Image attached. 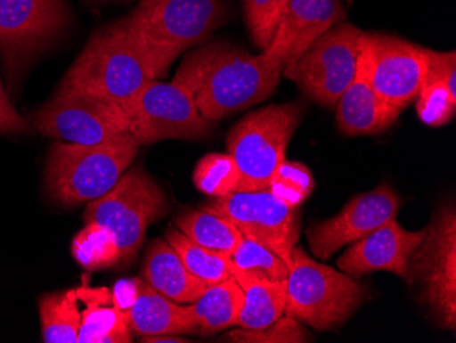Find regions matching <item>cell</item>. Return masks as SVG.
I'll return each instance as SVG.
<instances>
[{"instance_id":"1","label":"cell","mask_w":456,"mask_h":343,"mask_svg":"<svg viewBox=\"0 0 456 343\" xmlns=\"http://www.w3.org/2000/svg\"><path fill=\"white\" fill-rule=\"evenodd\" d=\"M281 71L263 53L220 42L184 56L174 83L188 89L205 119L217 122L273 96Z\"/></svg>"},{"instance_id":"2","label":"cell","mask_w":456,"mask_h":343,"mask_svg":"<svg viewBox=\"0 0 456 343\" xmlns=\"http://www.w3.org/2000/svg\"><path fill=\"white\" fill-rule=\"evenodd\" d=\"M153 79L158 76L147 51L117 22L92 36L58 92L88 94L126 110Z\"/></svg>"},{"instance_id":"3","label":"cell","mask_w":456,"mask_h":343,"mask_svg":"<svg viewBox=\"0 0 456 343\" xmlns=\"http://www.w3.org/2000/svg\"><path fill=\"white\" fill-rule=\"evenodd\" d=\"M225 15L223 0H142L119 22L147 51L161 78L183 51L204 43Z\"/></svg>"},{"instance_id":"4","label":"cell","mask_w":456,"mask_h":343,"mask_svg":"<svg viewBox=\"0 0 456 343\" xmlns=\"http://www.w3.org/2000/svg\"><path fill=\"white\" fill-rule=\"evenodd\" d=\"M137 140L125 132L99 144L55 143L45 167V186L63 206L94 201L106 194L137 155Z\"/></svg>"},{"instance_id":"5","label":"cell","mask_w":456,"mask_h":343,"mask_svg":"<svg viewBox=\"0 0 456 343\" xmlns=\"http://www.w3.org/2000/svg\"><path fill=\"white\" fill-rule=\"evenodd\" d=\"M365 298L366 289L353 276L319 263L302 248H294L284 314L325 331L342 326Z\"/></svg>"},{"instance_id":"6","label":"cell","mask_w":456,"mask_h":343,"mask_svg":"<svg viewBox=\"0 0 456 343\" xmlns=\"http://www.w3.org/2000/svg\"><path fill=\"white\" fill-rule=\"evenodd\" d=\"M302 115L301 104H271L246 115L230 130L227 150L240 171L238 192L268 191Z\"/></svg>"},{"instance_id":"7","label":"cell","mask_w":456,"mask_h":343,"mask_svg":"<svg viewBox=\"0 0 456 343\" xmlns=\"http://www.w3.org/2000/svg\"><path fill=\"white\" fill-rule=\"evenodd\" d=\"M167 212L163 189L141 167L133 168L99 199L86 207V224L102 225L117 237L120 263L134 260L148 227Z\"/></svg>"},{"instance_id":"8","label":"cell","mask_w":456,"mask_h":343,"mask_svg":"<svg viewBox=\"0 0 456 343\" xmlns=\"http://www.w3.org/2000/svg\"><path fill=\"white\" fill-rule=\"evenodd\" d=\"M421 286L419 301L443 329L456 330V211L440 207L409 265V283Z\"/></svg>"},{"instance_id":"9","label":"cell","mask_w":456,"mask_h":343,"mask_svg":"<svg viewBox=\"0 0 456 343\" xmlns=\"http://www.w3.org/2000/svg\"><path fill=\"white\" fill-rule=\"evenodd\" d=\"M361 33L354 25L339 22L289 63L281 76L320 106L337 107L357 71Z\"/></svg>"},{"instance_id":"10","label":"cell","mask_w":456,"mask_h":343,"mask_svg":"<svg viewBox=\"0 0 456 343\" xmlns=\"http://www.w3.org/2000/svg\"><path fill=\"white\" fill-rule=\"evenodd\" d=\"M129 133L140 145L159 141L202 140L216 129V122L205 119L188 89L176 83L153 79L127 107Z\"/></svg>"},{"instance_id":"11","label":"cell","mask_w":456,"mask_h":343,"mask_svg":"<svg viewBox=\"0 0 456 343\" xmlns=\"http://www.w3.org/2000/svg\"><path fill=\"white\" fill-rule=\"evenodd\" d=\"M204 211L230 220L243 237L256 241L281 256L291 267L298 241L297 208H291L269 191L235 192L212 197L201 207Z\"/></svg>"},{"instance_id":"12","label":"cell","mask_w":456,"mask_h":343,"mask_svg":"<svg viewBox=\"0 0 456 343\" xmlns=\"http://www.w3.org/2000/svg\"><path fill=\"white\" fill-rule=\"evenodd\" d=\"M43 135L71 144H99L129 132V117L118 104L81 94H59L33 114Z\"/></svg>"},{"instance_id":"13","label":"cell","mask_w":456,"mask_h":343,"mask_svg":"<svg viewBox=\"0 0 456 343\" xmlns=\"http://www.w3.org/2000/svg\"><path fill=\"white\" fill-rule=\"evenodd\" d=\"M370 86L379 96L403 111L416 99L427 74V48L379 33H361Z\"/></svg>"},{"instance_id":"14","label":"cell","mask_w":456,"mask_h":343,"mask_svg":"<svg viewBox=\"0 0 456 343\" xmlns=\"http://www.w3.org/2000/svg\"><path fill=\"white\" fill-rule=\"evenodd\" d=\"M401 206V197L388 184L353 197L335 216L307 230L312 253L327 260L345 245L353 244L388 220L395 219Z\"/></svg>"},{"instance_id":"15","label":"cell","mask_w":456,"mask_h":343,"mask_svg":"<svg viewBox=\"0 0 456 343\" xmlns=\"http://www.w3.org/2000/svg\"><path fill=\"white\" fill-rule=\"evenodd\" d=\"M427 229L410 232L395 219L353 242L340 256L338 267L353 278L375 271H388L409 283V265L412 253L421 244Z\"/></svg>"},{"instance_id":"16","label":"cell","mask_w":456,"mask_h":343,"mask_svg":"<svg viewBox=\"0 0 456 343\" xmlns=\"http://www.w3.org/2000/svg\"><path fill=\"white\" fill-rule=\"evenodd\" d=\"M61 24L59 0H0V50L9 66L47 45Z\"/></svg>"},{"instance_id":"17","label":"cell","mask_w":456,"mask_h":343,"mask_svg":"<svg viewBox=\"0 0 456 343\" xmlns=\"http://www.w3.org/2000/svg\"><path fill=\"white\" fill-rule=\"evenodd\" d=\"M345 17L342 0H289L263 53L284 69Z\"/></svg>"},{"instance_id":"18","label":"cell","mask_w":456,"mask_h":343,"mask_svg":"<svg viewBox=\"0 0 456 343\" xmlns=\"http://www.w3.org/2000/svg\"><path fill=\"white\" fill-rule=\"evenodd\" d=\"M402 110L379 96L369 83L366 58L360 45L354 79L337 104L338 127L346 135H373L395 124Z\"/></svg>"},{"instance_id":"19","label":"cell","mask_w":456,"mask_h":343,"mask_svg":"<svg viewBox=\"0 0 456 343\" xmlns=\"http://www.w3.org/2000/svg\"><path fill=\"white\" fill-rule=\"evenodd\" d=\"M125 314L130 334L135 337L199 334L191 306H178L143 279H138L137 297Z\"/></svg>"},{"instance_id":"20","label":"cell","mask_w":456,"mask_h":343,"mask_svg":"<svg viewBox=\"0 0 456 343\" xmlns=\"http://www.w3.org/2000/svg\"><path fill=\"white\" fill-rule=\"evenodd\" d=\"M143 281L155 290L179 304H193L211 283L188 270L167 240L153 241L145 253Z\"/></svg>"},{"instance_id":"21","label":"cell","mask_w":456,"mask_h":343,"mask_svg":"<svg viewBox=\"0 0 456 343\" xmlns=\"http://www.w3.org/2000/svg\"><path fill=\"white\" fill-rule=\"evenodd\" d=\"M232 275L237 279L245 294V302L237 326L242 329H261L283 316L286 309L287 279L278 281L269 278L258 271L243 270L235 263Z\"/></svg>"},{"instance_id":"22","label":"cell","mask_w":456,"mask_h":343,"mask_svg":"<svg viewBox=\"0 0 456 343\" xmlns=\"http://www.w3.org/2000/svg\"><path fill=\"white\" fill-rule=\"evenodd\" d=\"M78 297L86 309L78 343H127L132 340L126 314L115 302L109 289L78 288Z\"/></svg>"},{"instance_id":"23","label":"cell","mask_w":456,"mask_h":343,"mask_svg":"<svg viewBox=\"0 0 456 343\" xmlns=\"http://www.w3.org/2000/svg\"><path fill=\"white\" fill-rule=\"evenodd\" d=\"M245 294L234 276L209 286L191 306L199 334L212 335L237 326Z\"/></svg>"},{"instance_id":"24","label":"cell","mask_w":456,"mask_h":343,"mask_svg":"<svg viewBox=\"0 0 456 343\" xmlns=\"http://www.w3.org/2000/svg\"><path fill=\"white\" fill-rule=\"evenodd\" d=\"M38 311L45 343H78L82 316L77 289L47 294L40 299Z\"/></svg>"},{"instance_id":"25","label":"cell","mask_w":456,"mask_h":343,"mask_svg":"<svg viewBox=\"0 0 456 343\" xmlns=\"http://www.w3.org/2000/svg\"><path fill=\"white\" fill-rule=\"evenodd\" d=\"M179 232L208 249L232 256L240 241L242 233L224 217L204 209L184 211L176 217Z\"/></svg>"},{"instance_id":"26","label":"cell","mask_w":456,"mask_h":343,"mask_svg":"<svg viewBox=\"0 0 456 343\" xmlns=\"http://www.w3.org/2000/svg\"><path fill=\"white\" fill-rule=\"evenodd\" d=\"M166 240L178 253L188 270L211 285L232 276L234 265L232 256L201 247L178 229H168Z\"/></svg>"},{"instance_id":"27","label":"cell","mask_w":456,"mask_h":343,"mask_svg":"<svg viewBox=\"0 0 456 343\" xmlns=\"http://www.w3.org/2000/svg\"><path fill=\"white\" fill-rule=\"evenodd\" d=\"M73 255L82 267L102 270L120 263V249L114 233L99 224L89 222L74 238Z\"/></svg>"},{"instance_id":"28","label":"cell","mask_w":456,"mask_h":343,"mask_svg":"<svg viewBox=\"0 0 456 343\" xmlns=\"http://www.w3.org/2000/svg\"><path fill=\"white\" fill-rule=\"evenodd\" d=\"M194 185L211 197H225L238 192L240 171L230 153H209L194 170Z\"/></svg>"},{"instance_id":"29","label":"cell","mask_w":456,"mask_h":343,"mask_svg":"<svg viewBox=\"0 0 456 343\" xmlns=\"http://www.w3.org/2000/svg\"><path fill=\"white\" fill-rule=\"evenodd\" d=\"M220 339L235 343H305L312 342V335L302 327L301 322L284 314L276 322L261 329H240L225 332Z\"/></svg>"},{"instance_id":"30","label":"cell","mask_w":456,"mask_h":343,"mask_svg":"<svg viewBox=\"0 0 456 343\" xmlns=\"http://www.w3.org/2000/svg\"><path fill=\"white\" fill-rule=\"evenodd\" d=\"M314 188V176L306 166L284 160L273 173L268 191L291 208H298Z\"/></svg>"},{"instance_id":"31","label":"cell","mask_w":456,"mask_h":343,"mask_svg":"<svg viewBox=\"0 0 456 343\" xmlns=\"http://www.w3.org/2000/svg\"><path fill=\"white\" fill-rule=\"evenodd\" d=\"M416 99L419 119L428 127H443L455 117L456 96L440 79L425 77Z\"/></svg>"},{"instance_id":"32","label":"cell","mask_w":456,"mask_h":343,"mask_svg":"<svg viewBox=\"0 0 456 343\" xmlns=\"http://www.w3.org/2000/svg\"><path fill=\"white\" fill-rule=\"evenodd\" d=\"M289 0H243L246 24L261 51L268 47Z\"/></svg>"},{"instance_id":"33","label":"cell","mask_w":456,"mask_h":343,"mask_svg":"<svg viewBox=\"0 0 456 343\" xmlns=\"http://www.w3.org/2000/svg\"><path fill=\"white\" fill-rule=\"evenodd\" d=\"M232 258L243 270L258 271L278 281H284L289 276V267L281 256L248 238L243 237Z\"/></svg>"},{"instance_id":"34","label":"cell","mask_w":456,"mask_h":343,"mask_svg":"<svg viewBox=\"0 0 456 343\" xmlns=\"http://www.w3.org/2000/svg\"><path fill=\"white\" fill-rule=\"evenodd\" d=\"M28 122L25 118L18 114L7 97L4 86L0 84V133L14 135V133L27 132Z\"/></svg>"},{"instance_id":"35","label":"cell","mask_w":456,"mask_h":343,"mask_svg":"<svg viewBox=\"0 0 456 343\" xmlns=\"http://www.w3.org/2000/svg\"><path fill=\"white\" fill-rule=\"evenodd\" d=\"M137 283L138 279H133V281H123L118 283L115 288L114 296L117 306L122 309L123 312H126L127 309L132 306L134 302L135 297H137Z\"/></svg>"}]
</instances>
